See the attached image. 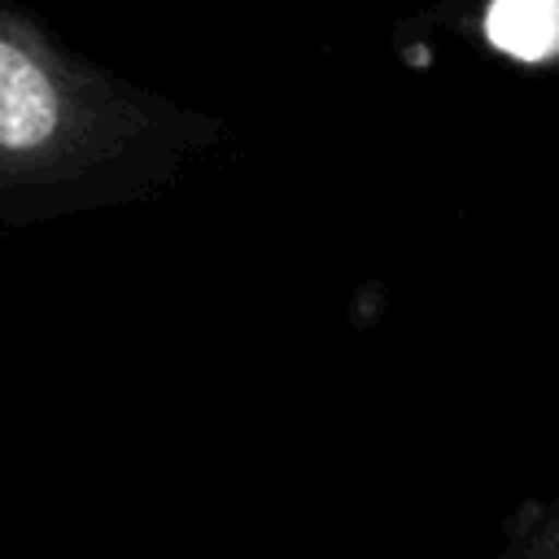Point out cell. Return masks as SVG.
Wrapping results in <instances>:
<instances>
[{
  "mask_svg": "<svg viewBox=\"0 0 559 559\" xmlns=\"http://www.w3.org/2000/svg\"><path fill=\"white\" fill-rule=\"evenodd\" d=\"M135 122L131 100L79 61L22 0H0V166L57 170L100 153Z\"/></svg>",
  "mask_w": 559,
  "mask_h": 559,
  "instance_id": "cell-1",
  "label": "cell"
},
{
  "mask_svg": "<svg viewBox=\"0 0 559 559\" xmlns=\"http://www.w3.org/2000/svg\"><path fill=\"white\" fill-rule=\"evenodd\" d=\"M485 35L493 48L520 61H542L559 52V0H493L485 13Z\"/></svg>",
  "mask_w": 559,
  "mask_h": 559,
  "instance_id": "cell-2",
  "label": "cell"
},
{
  "mask_svg": "<svg viewBox=\"0 0 559 559\" xmlns=\"http://www.w3.org/2000/svg\"><path fill=\"white\" fill-rule=\"evenodd\" d=\"M528 559H559V507L546 520V528L537 533V542L528 546Z\"/></svg>",
  "mask_w": 559,
  "mask_h": 559,
  "instance_id": "cell-3",
  "label": "cell"
}]
</instances>
